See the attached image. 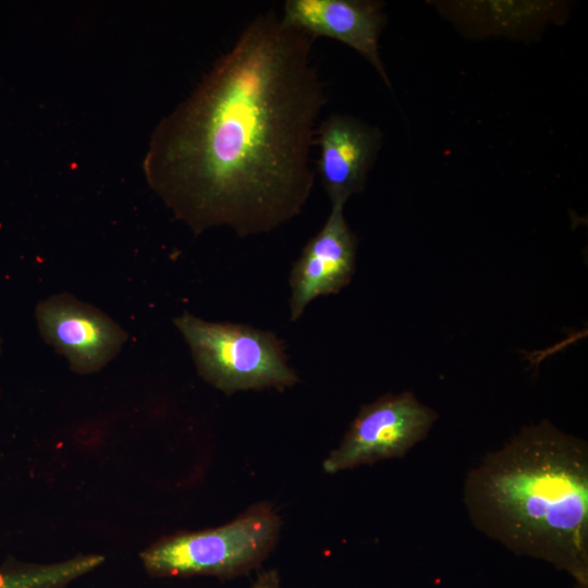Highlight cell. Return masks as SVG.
<instances>
[{
    "instance_id": "6da1fadb",
    "label": "cell",
    "mask_w": 588,
    "mask_h": 588,
    "mask_svg": "<svg viewBox=\"0 0 588 588\" xmlns=\"http://www.w3.org/2000/svg\"><path fill=\"white\" fill-rule=\"evenodd\" d=\"M315 40L272 10L258 14L156 127L146 177L195 233L260 234L301 213L327 103Z\"/></svg>"
},
{
    "instance_id": "7a4b0ae2",
    "label": "cell",
    "mask_w": 588,
    "mask_h": 588,
    "mask_svg": "<svg viewBox=\"0 0 588 588\" xmlns=\"http://www.w3.org/2000/svg\"><path fill=\"white\" fill-rule=\"evenodd\" d=\"M471 524L520 556L588 584V444L551 421L524 426L463 485Z\"/></svg>"
},
{
    "instance_id": "3957f363",
    "label": "cell",
    "mask_w": 588,
    "mask_h": 588,
    "mask_svg": "<svg viewBox=\"0 0 588 588\" xmlns=\"http://www.w3.org/2000/svg\"><path fill=\"white\" fill-rule=\"evenodd\" d=\"M279 530L277 512L268 504H256L223 526L163 537L139 558L152 577L232 576L259 564Z\"/></svg>"
},
{
    "instance_id": "277c9868",
    "label": "cell",
    "mask_w": 588,
    "mask_h": 588,
    "mask_svg": "<svg viewBox=\"0 0 588 588\" xmlns=\"http://www.w3.org/2000/svg\"><path fill=\"white\" fill-rule=\"evenodd\" d=\"M189 346L198 375L226 394L285 389L298 380L284 345L271 332L245 324L209 322L184 311L173 319Z\"/></svg>"
},
{
    "instance_id": "5b68a950",
    "label": "cell",
    "mask_w": 588,
    "mask_h": 588,
    "mask_svg": "<svg viewBox=\"0 0 588 588\" xmlns=\"http://www.w3.org/2000/svg\"><path fill=\"white\" fill-rule=\"evenodd\" d=\"M438 416L409 391L388 393L362 406L339 446L324 460L323 470L335 474L404 457L428 437Z\"/></svg>"
},
{
    "instance_id": "8992f818",
    "label": "cell",
    "mask_w": 588,
    "mask_h": 588,
    "mask_svg": "<svg viewBox=\"0 0 588 588\" xmlns=\"http://www.w3.org/2000/svg\"><path fill=\"white\" fill-rule=\"evenodd\" d=\"M35 316L41 338L78 375L100 371L127 340V333L108 315L69 293L39 302Z\"/></svg>"
},
{
    "instance_id": "52a82bcc",
    "label": "cell",
    "mask_w": 588,
    "mask_h": 588,
    "mask_svg": "<svg viewBox=\"0 0 588 588\" xmlns=\"http://www.w3.org/2000/svg\"><path fill=\"white\" fill-rule=\"evenodd\" d=\"M382 144L379 127L350 114L331 113L317 125L316 173L331 206H344L365 188Z\"/></svg>"
},
{
    "instance_id": "ba28073f",
    "label": "cell",
    "mask_w": 588,
    "mask_h": 588,
    "mask_svg": "<svg viewBox=\"0 0 588 588\" xmlns=\"http://www.w3.org/2000/svg\"><path fill=\"white\" fill-rule=\"evenodd\" d=\"M282 22L313 38L329 37L357 51L391 89L379 52V39L387 25L384 3L375 0H287Z\"/></svg>"
},
{
    "instance_id": "9c48e42d",
    "label": "cell",
    "mask_w": 588,
    "mask_h": 588,
    "mask_svg": "<svg viewBox=\"0 0 588 588\" xmlns=\"http://www.w3.org/2000/svg\"><path fill=\"white\" fill-rule=\"evenodd\" d=\"M357 238L344 206H331L327 221L294 262L290 274L291 320L296 321L316 297L339 293L354 274Z\"/></svg>"
},
{
    "instance_id": "30bf717a",
    "label": "cell",
    "mask_w": 588,
    "mask_h": 588,
    "mask_svg": "<svg viewBox=\"0 0 588 588\" xmlns=\"http://www.w3.org/2000/svg\"><path fill=\"white\" fill-rule=\"evenodd\" d=\"M68 583V568L59 561L0 568V588H64Z\"/></svg>"
},
{
    "instance_id": "8fae6325",
    "label": "cell",
    "mask_w": 588,
    "mask_h": 588,
    "mask_svg": "<svg viewBox=\"0 0 588 588\" xmlns=\"http://www.w3.org/2000/svg\"><path fill=\"white\" fill-rule=\"evenodd\" d=\"M253 588H279L275 574L266 573L261 575Z\"/></svg>"
},
{
    "instance_id": "7c38bea8",
    "label": "cell",
    "mask_w": 588,
    "mask_h": 588,
    "mask_svg": "<svg viewBox=\"0 0 588 588\" xmlns=\"http://www.w3.org/2000/svg\"><path fill=\"white\" fill-rule=\"evenodd\" d=\"M573 588H588V584L574 583Z\"/></svg>"
},
{
    "instance_id": "4fadbf2b",
    "label": "cell",
    "mask_w": 588,
    "mask_h": 588,
    "mask_svg": "<svg viewBox=\"0 0 588 588\" xmlns=\"http://www.w3.org/2000/svg\"><path fill=\"white\" fill-rule=\"evenodd\" d=\"M0 354H1V338H0Z\"/></svg>"
}]
</instances>
